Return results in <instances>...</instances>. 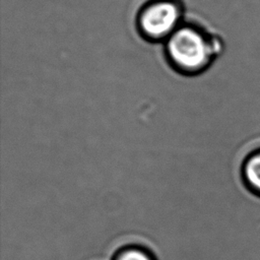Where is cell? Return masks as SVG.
Wrapping results in <instances>:
<instances>
[{"mask_svg": "<svg viewBox=\"0 0 260 260\" xmlns=\"http://www.w3.org/2000/svg\"><path fill=\"white\" fill-rule=\"evenodd\" d=\"M178 19V10L169 2H160L149 7L142 15L143 29L152 36H161L170 31Z\"/></svg>", "mask_w": 260, "mask_h": 260, "instance_id": "7a4b0ae2", "label": "cell"}, {"mask_svg": "<svg viewBox=\"0 0 260 260\" xmlns=\"http://www.w3.org/2000/svg\"><path fill=\"white\" fill-rule=\"evenodd\" d=\"M242 173L246 185L260 196V149L254 151L245 159Z\"/></svg>", "mask_w": 260, "mask_h": 260, "instance_id": "3957f363", "label": "cell"}, {"mask_svg": "<svg viewBox=\"0 0 260 260\" xmlns=\"http://www.w3.org/2000/svg\"><path fill=\"white\" fill-rule=\"evenodd\" d=\"M114 260H153V258L146 251L137 247H131L117 254Z\"/></svg>", "mask_w": 260, "mask_h": 260, "instance_id": "277c9868", "label": "cell"}, {"mask_svg": "<svg viewBox=\"0 0 260 260\" xmlns=\"http://www.w3.org/2000/svg\"><path fill=\"white\" fill-rule=\"evenodd\" d=\"M169 50L173 59L187 68L199 67L208 57L205 41L190 28H182L175 32L169 43Z\"/></svg>", "mask_w": 260, "mask_h": 260, "instance_id": "6da1fadb", "label": "cell"}]
</instances>
